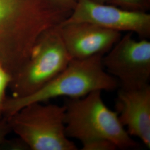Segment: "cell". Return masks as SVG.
Masks as SVG:
<instances>
[{
	"mask_svg": "<svg viewBox=\"0 0 150 150\" xmlns=\"http://www.w3.org/2000/svg\"><path fill=\"white\" fill-rule=\"evenodd\" d=\"M12 131L11 123L8 117L2 116L0 118V147L5 141L7 135Z\"/></svg>",
	"mask_w": 150,
	"mask_h": 150,
	"instance_id": "7c38bea8",
	"label": "cell"
},
{
	"mask_svg": "<svg viewBox=\"0 0 150 150\" xmlns=\"http://www.w3.org/2000/svg\"><path fill=\"white\" fill-rule=\"evenodd\" d=\"M101 91L65 101V127L69 138L80 141L82 147L100 140L111 141L119 149L135 148L137 144L121 124L118 114L107 107Z\"/></svg>",
	"mask_w": 150,
	"mask_h": 150,
	"instance_id": "3957f363",
	"label": "cell"
},
{
	"mask_svg": "<svg viewBox=\"0 0 150 150\" xmlns=\"http://www.w3.org/2000/svg\"><path fill=\"white\" fill-rule=\"evenodd\" d=\"M54 5L61 8L72 11L76 5V0H50Z\"/></svg>",
	"mask_w": 150,
	"mask_h": 150,
	"instance_id": "4fadbf2b",
	"label": "cell"
},
{
	"mask_svg": "<svg viewBox=\"0 0 150 150\" xmlns=\"http://www.w3.org/2000/svg\"><path fill=\"white\" fill-rule=\"evenodd\" d=\"M64 105L33 102L10 118L12 131L32 150H76L66 134Z\"/></svg>",
	"mask_w": 150,
	"mask_h": 150,
	"instance_id": "277c9868",
	"label": "cell"
},
{
	"mask_svg": "<svg viewBox=\"0 0 150 150\" xmlns=\"http://www.w3.org/2000/svg\"><path fill=\"white\" fill-rule=\"evenodd\" d=\"M113 5L129 11L148 12L150 0H113Z\"/></svg>",
	"mask_w": 150,
	"mask_h": 150,
	"instance_id": "30bf717a",
	"label": "cell"
},
{
	"mask_svg": "<svg viewBox=\"0 0 150 150\" xmlns=\"http://www.w3.org/2000/svg\"><path fill=\"white\" fill-rule=\"evenodd\" d=\"M72 11L50 0H0V64L13 76L26 64L38 38Z\"/></svg>",
	"mask_w": 150,
	"mask_h": 150,
	"instance_id": "6da1fadb",
	"label": "cell"
},
{
	"mask_svg": "<svg viewBox=\"0 0 150 150\" xmlns=\"http://www.w3.org/2000/svg\"><path fill=\"white\" fill-rule=\"evenodd\" d=\"M97 3L100 4H111L112 5L113 0H92Z\"/></svg>",
	"mask_w": 150,
	"mask_h": 150,
	"instance_id": "5bb4252c",
	"label": "cell"
},
{
	"mask_svg": "<svg viewBox=\"0 0 150 150\" xmlns=\"http://www.w3.org/2000/svg\"><path fill=\"white\" fill-rule=\"evenodd\" d=\"M12 76L0 64V118L3 115V108L6 99V91L9 86Z\"/></svg>",
	"mask_w": 150,
	"mask_h": 150,
	"instance_id": "8fae6325",
	"label": "cell"
},
{
	"mask_svg": "<svg viewBox=\"0 0 150 150\" xmlns=\"http://www.w3.org/2000/svg\"><path fill=\"white\" fill-rule=\"evenodd\" d=\"M133 33L121 37L102 57L105 70L115 78L120 88H137L149 85L150 79V42L134 40Z\"/></svg>",
	"mask_w": 150,
	"mask_h": 150,
	"instance_id": "8992f818",
	"label": "cell"
},
{
	"mask_svg": "<svg viewBox=\"0 0 150 150\" xmlns=\"http://www.w3.org/2000/svg\"><path fill=\"white\" fill-rule=\"evenodd\" d=\"M103 54L85 59H72L67 67L46 85L24 97H6L3 115L10 117L26 105L57 98H80L94 91H112L118 88L117 80L108 74L102 64Z\"/></svg>",
	"mask_w": 150,
	"mask_h": 150,
	"instance_id": "7a4b0ae2",
	"label": "cell"
},
{
	"mask_svg": "<svg viewBox=\"0 0 150 150\" xmlns=\"http://www.w3.org/2000/svg\"><path fill=\"white\" fill-rule=\"evenodd\" d=\"M59 26L48 28L40 35L26 64L12 77L9 85L12 97L21 98L31 95L70 63L72 59L65 47Z\"/></svg>",
	"mask_w": 150,
	"mask_h": 150,
	"instance_id": "5b68a950",
	"label": "cell"
},
{
	"mask_svg": "<svg viewBox=\"0 0 150 150\" xmlns=\"http://www.w3.org/2000/svg\"><path fill=\"white\" fill-rule=\"evenodd\" d=\"M65 47L72 59L105 54L122 36L121 32L88 22H62L59 26Z\"/></svg>",
	"mask_w": 150,
	"mask_h": 150,
	"instance_id": "ba28073f",
	"label": "cell"
},
{
	"mask_svg": "<svg viewBox=\"0 0 150 150\" xmlns=\"http://www.w3.org/2000/svg\"><path fill=\"white\" fill-rule=\"evenodd\" d=\"M76 5L63 22H88L118 32H132L140 39L150 38V14L129 11L92 0H76Z\"/></svg>",
	"mask_w": 150,
	"mask_h": 150,
	"instance_id": "52a82bcc",
	"label": "cell"
},
{
	"mask_svg": "<svg viewBox=\"0 0 150 150\" xmlns=\"http://www.w3.org/2000/svg\"><path fill=\"white\" fill-rule=\"evenodd\" d=\"M116 111L123 127L150 148V86L118 89Z\"/></svg>",
	"mask_w": 150,
	"mask_h": 150,
	"instance_id": "9c48e42d",
	"label": "cell"
}]
</instances>
